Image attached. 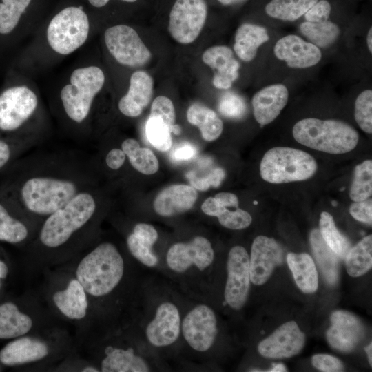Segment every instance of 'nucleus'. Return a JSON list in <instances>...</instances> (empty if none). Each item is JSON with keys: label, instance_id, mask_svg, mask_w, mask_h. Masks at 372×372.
Returning <instances> with one entry per match:
<instances>
[{"label": "nucleus", "instance_id": "nucleus-1", "mask_svg": "<svg viewBox=\"0 0 372 372\" xmlns=\"http://www.w3.org/2000/svg\"><path fill=\"white\" fill-rule=\"evenodd\" d=\"M127 253L112 241L96 238L61 265L74 274L88 296L90 324L117 329L132 320L146 276L142 273L145 269Z\"/></svg>", "mask_w": 372, "mask_h": 372}, {"label": "nucleus", "instance_id": "nucleus-2", "mask_svg": "<svg viewBox=\"0 0 372 372\" xmlns=\"http://www.w3.org/2000/svg\"><path fill=\"white\" fill-rule=\"evenodd\" d=\"M98 210L96 198L88 188L47 216L26 245L30 278L68 262L88 247L97 238Z\"/></svg>", "mask_w": 372, "mask_h": 372}, {"label": "nucleus", "instance_id": "nucleus-3", "mask_svg": "<svg viewBox=\"0 0 372 372\" xmlns=\"http://www.w3.org/2000/svg\"><path fill=\"white\" fill-rule=\"evenodd\" d=\"M32 167L13 166L0 189L26 214L41 223L88 189L87 163L69 158Z\"/></svg>", "mask_w": 372, "mask_h": 372}, {"label": "nucleus", "instance_id": "nucleus-4", "mask_svg": "<svg viewBox=\"0 0 372 372\" xmlns=\"http://www.w3.org/2000/svg\"><path fill=\"white\" fill-rule=\"evenodd\" d=\"M184 295L166 280L146 276L127 328L167 362L179 361Z\"/></svg>", "mask_w": 372, "mask_h": 372}, {"label": "nucleus", "instance_id": "nucleus-5", "mask_svg": "<svg viewBox=\"0 0 372 372\" xmlns=\"http://www.w3.org/2000/svg\"><path fill=\"white\" fill-rule=\"evenodd\" d=\"M73 351L99 372H149L170 370L168 362L126 328H88L74 338Z\"/></svg>", "mask_w": 372, "mask_h": 372}, {"label": "nucleus", "instance_id": "nucleus-6", "mask_svg": "<svg viewBox=\"0 0 372 372\" xmlns=\"http://www.w3.org/2000/svg\"><path fill=\"white\" fill-rule=\"evenodd\" d=\"M214 262L215 251L211 241L196 235L187 241L170 245L160 257L158 273L183 294L209 302Z\"/></svg>", "mask_w": 372, "mask_h": 372}, {"label": "nucleus", "instance_id": "nucleus-7", "mask_svg": "<svg viewBox=\"0 0 372 372\" xmlns=\"http://www.w3.org/2000/svg\"><path fill=\"white\" fill-rule=\"evenodd\" d=\"M73 349V335L59 324L8 342L0 351V362L30 371H52Z\"/></svg>", "mask_w": 372, "mask_h": 372}, {"label": "nucleus", "instance_id": "nucleus-8", "mask_svg": "<svg viewBox=\"0 0 372 372\" xmlns=\"http://www.w3.org/2000/svg\"><path fill=\"white\" fill-rule=\"evenodd\" d=\"M38 291L52 312L74 329V337L85 331L93 320L88 296L81 282L68 269L59 265L44 270Z\"/></svg>", "mask_w": 372, "mask_h": 372}, {"label": "nucleus", "instance_id": "nucleus-9", "mask_svg": "<svg viewBox=\"0 0 372 372\" xmlns=\"http://www.w3.org/2000/svg\"><path fill=\"white\" fill-rule=\"evenodd\" d=\"M218 333L217 315L211 303L184 295L178 362L204 364L215 346Z\"/></svg>", "mask_w": 372, "mask_h": 372}, {"label": "nucleus", "instance_id": "nucleus-10", "mask_svg": "<svg viewBox=\"0 0 372 372\" xmlns=\"http://www.w3.org/2000/svg\"><path fill=\"white\" fill-rule=\"evenodd\" d=\"M59 324L64 323L52 313L38 291L30 290L22 304H0V339H14Z\"/></svg>", "mask_w": 372, "mask_h": 372}, {"label": "nucleus", "instance_id": "nucleus-11", "mask_svg": "<svg viewBox=\"0 0 372 372\" xmlns=\"http://www.w3.org/2000/svg\"><path fill=\"white\" fill-rule=\"evenodd\" d=\"M292 134L298 143L333 154L351 152L359 141L355 129L336 119L303 118L293 125Z\"/></svg>", "mask_w": 372, "mask_h": 372}, {"label": "nucleus", "instance_id": "nucleus-12", "mask_svg": "<svg viewBox=\"0 0 372 372\" xmlns=\"http://www.w3.org/2000/svg\"><path fill=\"white\" fill-rule=\"evenodd\" d=\"M105 74L95 65L81 67L71 73L69 83L61 90L59 98L65 114L76 125L85 123L94 100L103 87Z\"/></svg>", "mask_w": 372, "mask_h": 372}, {"label": "nucleus", "instance_id": "nucleus-13", "mask_svg": "<svg viewBox=\"0 0 372 372\" xmlns=\"http://www.w3.org/2000/svg\"><path fill=\"white\" fill-rule=\"evenodd\" d=\"M314 158L300 149L276 147L263 156L260 165L262 178L271 183L282 184L305 180L317 170Z\"/></svg>", "mask_w": 372, "mask_h": 372}, {"label": "nucleus", "instance_id": "nucleus-14", "mask_svg": "<svg viewBox=\"0 0 372 372\" xmlns=\"http://www.w3.org/2000/svg\"><path fill=\"white\" fill-rule=\"evenodd\" d=\"M38 107V96L29 87H5L0 91V137L25 141L21 133Z\"/></svg>", "mask_w": 372, "mask_h": 372}, {"label": "nucleus", "instance_id": "nucleus-15", "mask_svg": "<svg viewBox=\"0 0 372 372\" xmlns=\"http://www.w3.org/2000/svg\"><path fill=\"white\" fill-rule=\"evenodd\" d=\"M90 33L87 14L80 7H67L50 21L46 37L51 49L61 55H68L81 48Z\"/></svg>", "mask_w": 372, "mask_h": 372}, {"label": "nucleus", "instance_id": "nucleus-16", "mask_svg": "<svg viewBox=\"0 0 372 372\" xmlns=\"http://www.w3.org/2000/svg\"><path fill=\"white\" fill-rule=\"evenodd\" d=\"M226 272L222 305L239 311L247 301L251 283L249 256L244 247L236 245L229 249Z\"/></svg>", "mask_w": 372, "mask_h": 372}, {"label": "nucleus", "instance_id": "nucleus-17", "mask_svg": "<svg viewBox=\"0 0 372 372\" xmlns=\"http://www.w3.org/2000/svg\"><path fill=\"white\" fill-rule=\"evenodd\" d=\"M105 45L114 59L121 65L141 67L152 58V53L134 29L127 25H116L104 33Z\"/></svg>", "mask_w": 372, "mask_h": 372}, {"label": "nucleus", "instance_id": "nucleus-18", "mask_svg": "<svg viewBox=\"0 0 372 372\" xmlns=\"http://www.w3.org/2000/svg\"><path fill=\"white\" fill-rule=\"evenodd\" d=\"M207 16L205 0H176L169 13V32L177 42L191 43L199 36Z\"/></svg>", "mask_w": 372, "mask_h": 372}, {"label": "nucleus", "instance_id": "nucleus-19", "mask_svg": "<svg viewBox=\"0 0 372 372\" xmlns=\"http://www.w3.org/2000/svg\"><path fill=\"white\" fill-rule=\"evenodd\" d=\"M41 223L24 213L0 189V241L27 245L34 237Z\"/></svg>", "mask_w": 372, "mask_h": 372}, {"label": "nucleus", "instance_id": "nucleus-20", "mask_svg": "<svg viewBox=\"0 0 372 372\" xmlns=\"http://www.w3.org/2000/svg\"><path fill=\"white\" fill-rule=\"evenodd\" d=\"M175 118L174 107L169 98L159 96L153 101L145 132L147 140L156 149L166 152L171 148L172 127Z\"/></svg>", "mask_w": 372, "mask_h": 372}, {"label": "nucleus", "instance_id": "nucleus-21", "mask_svg": "<svg viewBox=\"0 0 372 372\" xmlns=\"http://www.w3.org/2000/svg\"><path fill=\"white\" fill-rule=\"evenodd\" d=\"M282 261L283 250L278 242L265 236H257L252 242L249 256L251 282L255 285L265 284Z\"/></svg>", "mask_w": 372, "mask_h": 372}, {"label": "nucleus", "instance_id": "nucleus-22", "mask_svg": "<svg viewBox=\"0 0 372 372\" xmlns=\"http://www.w3.org/2000/svg\"><path fill=\"white\" fill-rule=\"evenodd\" d=\"M273 54L280 61L294 69H305L316 65L322 59L319 48L296 34H287L278 39Z\"/></svg>", "mask_w": 372, "mask_h": 372}, {"label": "nucleus", "instance_id": "nucleus-23", "mask_svg": "<svg viewBox=\"0 0 372 372\" xmlns=\"http://www.w3.org/2000/svg\"><path fill=\"white\" fill-rule=\"evenodd\" d=\"M158 239L156 228L146 223H136L126 236V249L130 255L146 270L157 271L160 265L159 256L154 245Z\"/></svg>", "mask_w": 372, "mask_h": 372}, {"label": "nucleus", "instance_id": "nucleus-24", "mask_svg": "<svg viewBox=\"0 0 372 372\" xmlns=\"http://www.w3.org/2000/svg\"><path fill=\"white\" fill-rule=\"evenodd\" d=\"M304 340V334L297 323L289 321L279 327L271 335L260 342L258 351L266 358H290L299 353L303 348Z\"/></svg>", "mask_w": 372, "mask_h": 372}, {"label": "nucleus", "instance_id": "nucleus-25", "mask_svg": "<svg viewBox=\"0 0 372 372\" xmlns=\"http://www.w3.org/2000/svg\"><path fill=\"white\" fill-rule=\"evenodd\" d=\"M331 322L326 334L329 344L340 351H351L364 333L361 322L349 312L335 311L331 316Z\"/></svg>", "mask_w": 372, "mask_h": 372}, {"label": "nucleus", "instance_id": "nucleus-26", "mask_svg": "<svg viewBox=\"0 0 372 372\" xmlns=\"http://www.w3.org/2000/svg\"><path fill=\"white\" fill-rule=\"evenodd\" d=\"M288 99L289 91L284 84L274 83L262 87L251 100L256 121L260 125L271 123L287 105Z\"/></svg>", "mask_w": 372, "mask_h": 372}, {"label": "nucleus", "instance_id": "nucleus-27", "mask_svg": "<svg viewBox=\"0 0 372 372\" xmlns=\"http://www.w3.org/2000/svg\"><path fill=\"white\" fill-rule=\"evenodd\" d=\"M202 59L216 71L212 80L215 87L227 90L238 79L240 64L234 59L233 51L229 47L212 46L204 52Z\"/></svg>", "mask_w": 372, "mask_h": 372}, {"label": "nucleus", "instance_id": "nucleus-28", "mask_svg": "<svg viewBox=\"0 0 372 372\" xmlns=\"http://www.w3.org/2000/svg\"><path fill=\"white\" fill-rule=\"evenodd\" d=\"M198 193L191 185L176 184L162 189L154 200V209L163 217H171L189 210Z\"/></svg>", "mask_w": 372, "mask_h": 372}, {"label": "nucleus", "instance_id": "nucleus-29", "mask_svg": "<svg viewBox=\"0 0 372 372\" xmlns=\"http://www.w3.org/2000/svg\"><path fill=\"white\" fill-rule=\"evenodd\" d=\"M153 85V79L147 72H134L127 92L118 101L119 111L127 117L138 116L151 101Z\"/></svg>", "mask_w": 372, "mask_h": 372}, {"label": "nucleus", "instance_id": "nucleus-30", "mask_svg": "<svg viewBox=\"0 0 372 372\" xmlns=\"http://www.w3.org/2000/svg\"><path fill=\"white\" fill-rule=\"evenodd\" d=\"M269 40L267 30L253 23L240 25L236 32L234 50L245 62H250L257 55L258 48Z\"/></svg>", "mask_w": 372, "mask_h": 372}, {"label": "nucleus", "instance_id": "nucleus-31", "mask_svg": "<svg viewBox=\"0 0 372 372\" xmlns=\"http://www.w3.org/2000/svg\"><path fill=\"white\" fill-rule=\"evenodd\" d=\"M287 262L299 289L305 293L315 292L318 287V277L312 258L305 253H289Z\"/></svg>", "mask_w": 372, "mask_h": 372}, {"label": "nucleus", "instance_id": "nucleus-32", "mask_svg": "<svg viewBox=\"0 0 372 372\" xmlns=\"http://www.w3.org/2000/svg\"><path fill=\"white\" fill-rule=\"evenodd\" d=\"M311 249L327 282L330 285L336 284L338 279L339 256L328 246L318 229L310 233Z\"/></svg>", "mask_w": 372, "mask_h": 372}, {"label": "nucleus", "instance_id": "nucleus-33", "mask_svg": "<svg viewBox=\"0 0 372 372\" xmlns=\"http://www.w3.org/2000/svg\"><path fill=\"white\" fill-rule=\"evenodd\" d=\"M187 121L197 126L201 136L207 141L216 140L223 130V123L218 114L211 109L200 103H194L187 112Z\"/></svg>", "mask_w": 372, "mask_h": 372}, {"label": "nucleus", "instance_id": "nucleus-34", "mask_svg": "<svg viewBox=\"0 0 372 372\" xmlns=\"http://www.w3.org/2000/svg\"><path fill=\"white\" fill-rule=\"evenodd\" d=\"M299 28L302 34L320 49L333 45L341 34L338 25L329 20L319 23L305 21L301 23Z\"/></svg>", "mask_w": 372, "mask_h": 372}, {"label": "nucleus", "instance_id": "nucleus-35", "mask_svg": "<svg viewBox=\"0 0 372 372\" xmlns=\"http://www.w3.org/2000/svg\"><path fill=\"white\" fill-rule=\"evenodd\" d=\"M121 149L132 166L140 173L150 175L158 171L159 164L154 154L148 148L141 147L136 140L131 138L124 140Z\"/></svg>", "mask_w": 372, "mask_h": 372}, {"label": "nucleus", "instance_id": "nucleus-36", "mask_svg": "<svg viewBox=\"0 0 372 372\" xmlns=\"http://www.w3.org/2000/svg\"><path fill=\"white\" fill-rule=\"evenodd\" d=\"M318 0H270L266 14L283 21H294L302 17Z\"/></svg>", "mask_w": 372, "mask_h": 372}, {"label": "nucleus", "instance_id": "nucleus-37", "mask_svg": "<svg viewBox=\"0 0 372 372\" xmlns=\"http://www.w3.org/2000/svg\"><path fill=\"white\" fill-rule=\"evenodd\" d=\"M31 0H1L0 41L7 40L13 36Z\"/></svg>", "mask_w": 372, "mask_h": 372}, {"label": "nucleus", "instance_id": "nucleus-38", "mask_svg": "<svg viewBox=\"0 0 372 372\" xmlns=\"http://www.w3.org/2000/svg\"><path fill=\"white\" fill-rule=\"evenodd\" d=\"M345 259L349 276L358 277L369 271L372 267V236H365L350 248Z\"/></svg>", "mask_w": 372, "mask_h": 372}, {"label": "nucleus", "instance_id": "nucleus-39", "mask_svg": "<svg viewBox=\"0 0 372 372\" xmlns=\"http://www.w3.org/2000/svg\"><path fill=\"white\" fill-rule=\"evenodd\" d=\"M320 234L328 246L341 258H345L351 248L349 240L337 229L333 216L327 211L320 214Z\"/></svg>", "mask_w": 372, "mask_h": 372}, {"label": "nucleus", "instance_id": "nucleus-40", "mask_svg": "<svg viewBox=\"0 0 372 372\" xmlns=\"http://www.w3.org/2000/svg\"><path fill=\"white\" fill-rule=\"evenodd\" d=\"M372 194V161L366 160L356 165L349 196L353 202L364 200Z\"/></svg>", "mask_w": 372, "mask_h": 372}, {"label": "nucleus", "instance_id": "nucleus-41", "mask_svg": "<svg viewBox=\"0 0 372 372\" xmlns=\"http://www.w3.org/2000/svg\"><path fill=\"white\" fill-rule=\"evenodd\" d=\"M354 117L360 129L367 134L372 133V90L362 91L355 101Z\"/></svg>", "mask_w": 372, "mask_h": 372}, {"label": "nucleus", "instance_id": "nucleus-42", "mask_svg": "<svg viewBox=\"0 0 372 372\" xmlns=\"http://www.w3.org/2000/svg\"><path fill=\"white\" fill-rule=\"evenodd\" d=\"M25 141L0 137V172L8 169L27 147Z\"/></svg>", "mask_w": 372, "mask_h": 372}, {"label": "nucleus", "instance_id": "nucleus-43", "mask_svg": "<svg viewBox=\"0 0 372 372\" xmlns=\"http://www.w3.org/2000/svg\"><path fill=\"white\" fill-rule=\"evenodd\" d=\"M216 218L223 227L232 230L245 229L252 222L250 214L239 207L234 210H230L225 207L223 211Z\"/></svg>", "mask_w": 372, "mask_h": 372}, {"label": "nucleus", "instance_id": "nucleus-44", "mask_svg": "<svg viewBox=\"0 0 372 372\" xmlns=\"http://www.w3.org/2000/svg\"><path fill=\"white\" fill-rule=\"evenodd\" d=\"M191 186L200 191H206L211 187H218L225 177V171L220 167L213 169L205 177H198L194 172L187 174Z\"/></svg>", "mask_w": 372, "mask_h": 372}, {"label": "nucleus", "instance_id": "nucleus-45", "mask_svg": "<svg viewBox=\"0 0 372 372\" xmlns=\"http://www.w3.org/2000/svg\"><path fill=\"white\" fill-rule=\"evenodd\" d=\"M52 371L99 372L95 366L84 360L73 351L61 361Z\"/></svg>", "mask_w": 372, "mask_h": 372}, {"label": "nucleus", "instance_id": "nucleus-46", "mask_svg": "<svg viewBox=\"0 0 372 372\" xmlns=\"http://www.w3.org/2000/svg\"><path fill=\"white\" fill-rule=\"evenodd\" d=\"M218 111L226 117L238 118L244 114L245 105L238 96L226 94L218 103Z\"/></svg>", "mask_w": 372, "mask_h": 372}, {"label": "nucleus", "instance_id": "nucleus-47", "mask_svg": "<svg viewBox=\"0 0 372 372\" xmlns=\"http://www.w3.org/2000/svg\"><path fill=\"white\" fill-rule=\"evenodd\" d=\"M331 12V5L327 0H318L304 14L306 21L319 23L327 21Z\"/></svg>", "mask_w": 372, "mask_h": 372}, {"label": "nucleus", "instance_id": "nucleus-48", "mask_svg": "<svg viewBox=\"0 0 372 372\" xmlns=\"http://www.w3.org/2000/svg\"><path fill=\"white\" fill-rule=\"evenodd\" d=\"M312 364L318 369L324 372L342 371L344 366L337 358L327 354H317L312 358Z\"/></svg>", "mask_w": 372, "mask_h": 372}, {"label": "nucleus", "instance_id": "nucleus-49", "mask_svg": "<svg viewBox=\"0 0 372 372\" xmlns=\"http://www.w3.org/2000/svg\"><path fill=\"white\" fill-rule=\"evenodd\" d=\"M350 214L355 220L369 225L372 223V200L367 198L353 203L349 207Z\"/></svg>", "mask_w": 372, "mask_h": 372}, {"label": "nucleus", "instance_id": "nucleus-50", "mask_svg": "<svg viewBox=\"0 0 372 372\" xmlns=\"http://www.w3.org/2000/svg\"><path fill=\"white\" fill-rule=\"evenodd\" d=\"M196 154L195 147L190 143H183L174 149L171 154V158L176 162L188 161L194 158Z\"/></svg>", "mask_w": 372, "mask_h": 372}, {"label": "nucleus", "instance_id": "nucleus-51", "mask_svg": "<svg viewBox=\"0 0 372 372\" xmlns=\"http://www.w3.org/2000/svg\"><path fill=\"white\" fill-rule=\"evenodd\" d=\"M126 157L121 148H113L107 152L105 163L110 169L117 170L123 165Z\"/></svg>", "mask_w": 372, "mask_h": 372}, {"label": "nucleus", "instance_id": "nucleus-52", "mask_svg": "<svg viewBox=\"0 0 372 372\" xmlns=\"http://www.w3.org/2000/svg\"><path fill=\"white\" fill-rule=\"evenodd\" d=\"M224 207L214 197L207 198L201 205V209L204 214L215 217H217L223 211Z\"/></svg>", "mask_w": 372, "mask_h": 372}, {"label": "nucleus", "instance_id": "nucleus-53", "mask_svg": "<svg viewBox=\"0 0 372 372\" xmlns=\"http://www.w3.org/2000/svg\"><path fill=\"white\" fill-rule=\"evenodd\" d=\"M215 199L225 207H238V199L236 194L230 192H220L215 195Z\"/></svg>", "mask_w": 372, "mask_h": 372}, {"label": "nucleus", "instance_id": "nucleus-54", "mask_svg": "<svg viewBox=\"0 0 372 372\" xmlns=\"http://www.w3.org/2000/svg\"><path fill=\"white\" fill-rule=\"evenodd\" d=\"M110 0H88L90 3L96 8H101L105 6ZM125 2H135L137 0H121Z\"/></svg>", "mask_w": 372, "mask_h": 372}, {"label": "nucleus", "instance_id": "nucleus-55", "mask_svg": "<svg viewBox=\"0 0 372 372\" xmlns=\"http://www.w3.org/2000/svg\"><path fill=\"white\" fill-rule=\"evenodd\" d=\"M8 274V267L6 263L0 259V280L5 279L7 277Z\"/></svg>", "mask_w": 372, "mask_h": 372}, {"label": "nucleus", "instance_id": "nucleus-56", "mask_svg": "<svg viewBox=\"0 0 372 372\" xmlns=\"http://www.w3.org/2000/svg\"><path fill=\"white\" fill-rule=\"evenodd\" d=\"M366 45L369 53L372 54V28L370 27L366 35Z\"/></svg>", "mask_w": 372, "mask_h": 372}, {"label": "nucleus", "instance_id": "nucleus-57", "mask_svg": "<svg viewBox=\"0 0 372 372\" xmlns=\"http://www.w3.org/2000/svg\"><path fill=\"white\" fill-rule=\"evenodd\" d=\"M287 368L285 367V366L282 364H277L276 365L273 366V367L269 370V371H271V372H283V371H287Z\"/></svg>", "mask_w": 372, "mask_h": 372}, {"label": "nucleus", "instance_id": "nucleus-58", "mask_svg": "<svg viewBox=\"0 0 372 372\" xmlns=\"http://www.w3.org/2000/svg\"><path fill=\"white\" fill-rule=\"evenodd\" d=\"M365 351L368 356L369 362L370 365L372 366V343L371 342L365 347Z\"/></svg>", "mask_w": 372, "mask_h": 372}, {"label": "nucleus", "instance_id": "nucleus-59", "mask_svg": "<svg viewBox=\"0 0 372 372\" xmlns=\"http://www.w3.org/2000/svg\"><path fill=\"white\" fill-rule=\"evenodd\" d=\"M220 3L225 6L236 4L245 0H218Z\"/></svg>", "mask_w": 372, "mask_h": 372}, {"label": "nucleus", "instance_id": "nucleus-60", "mask_svg": "<svg viewBox=\"0 0 372 372\" xmlns=\"http://www.w3.org/2000/svg\"><path fill=\"white\" fill-rule=\"evenodd\" d=\"M181 128L178 125L174 124L172 127V132L176 135L180 134Z\"/></svg>", "mask_w": 372, "mask_h": 372}, {"label": "nucleus", "instance_id": "nucleus-61", "mask_svg": "<svg viewBox=\"0 0 372 372\" xmlns=\"http://www.w3.org/2000/svg\"><path fill=\"white\" fill-rule=\"evenodd\" d=\"M336 203L335 201H333L332 205L335 206L337 205V203Z\"/></svg>", "mask_w": 372, "mask_h": 372}]
</instances>
